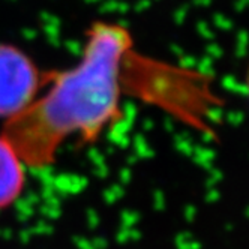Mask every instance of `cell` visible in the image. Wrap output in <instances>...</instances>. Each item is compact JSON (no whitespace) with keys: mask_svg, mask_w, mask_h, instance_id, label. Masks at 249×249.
Here are the masks:
<instances>
[{"mask_svg":"<svg viewBox=\"0 0 249 249\" xmlns=\"http://www.w3.org/2000/svg\"><path fill=\"white\" fill-rule=\"evenodd\" d=\"M27 168L9 141L0 134V212L12 207L26 189Z\"/></svg>","mask_w":249,"mask_h":249,"instance_id":"obj_3","label":"cell"},{"mask_svg":"<svg viewBox=\"0 0 249 249\" xmlns=\"http://www.w3.org/2000/svg\"><path fill=\"white\" fill-rule=\"evenodd\" d=\"M45 71L26 51L12 44H0V119L20 114L44 87Z\"/></svg>","mask_w":249,"mask_h":249,"instance_id":"obj_2","label":"cell"},{"mask_svg":"<svg viewBox=\"0 0 249 249\" xmlns=\"http://www.w3.org/2000/svg\"><path fill=\"white\" fill-rule=\"evenodd\" d=\"M155 59L135 48L126 26L93 21L86 32L80 60L47 71L44 87L20 114L3 123L2 134L27 170L56 162L69 138L96 141L122 119L124 98L147 101Z\"/></svg>","mask_w":249,"mask_h":249,"instance_id":"obj_1","label":"cell"}]
</instances>
